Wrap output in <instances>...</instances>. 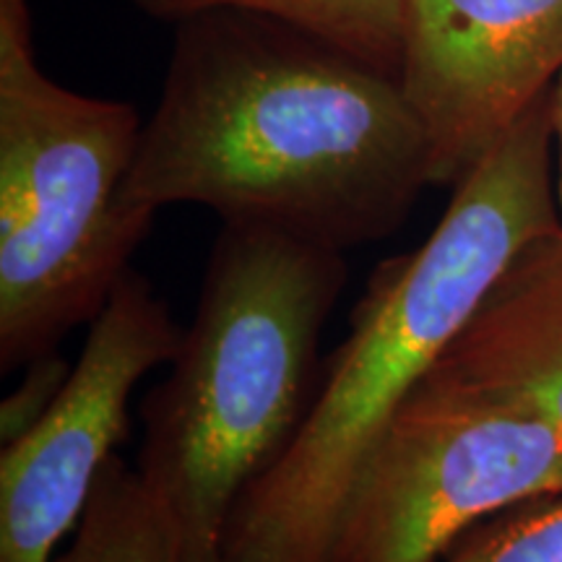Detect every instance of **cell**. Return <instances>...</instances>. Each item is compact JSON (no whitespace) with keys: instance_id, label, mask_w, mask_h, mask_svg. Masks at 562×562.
<instances>
[{"instance_id":"1","label":"cell","mask_w":562,"mask_h":562,"mask_svg":"<svg viewBox=\"0 0 562 562\" xmlns=\"http://www.w3.org/2000/svg\"><path fill=\"white\" fill-rule=\"evenodd\" d=\"M430 186L427 144L393 76L277 21H182L125 201L195 203L347 252L391 237Z\"/></svg>"},{"instance_id":"2","label":"cell","mask_w":562,"mask_h":562,"mask_svg":"<svg viewBox=\"0 0 562 562\" xmlns=\"http://www.w3.org/2000/svg\"><path fill=\"white\" fill-rule=\"evenodd\" d=\"M550 91L453 188L430 237L370 273L300 432L232 513L222 562H331L372 446L518 252L560 229Z\"/></svg>"},{"instance_id":"3","label":"cell","mask_w":562,"mask_h":562,"mask_svg":"<svg viewBox=\"0 0 562 562\" xmlns=\"http://www.w3.org/2000/svg\"><path fill=\"white\" fill-rule=\"evenodd\" d=\"M347 279L341 250L222 224L170 372L140 406L136 469L172 518L182 562H222L237 503L300 432Z\"/></svg>"},{"instance_id":"4","label":"cell","mask_w":562,"mask_h":562,"mask_svg":"<svg viewBox=\"0 0 562 562\" xmlns=\"http://www.w3.org/2000/svg\"><path fill=\"white\" fill-rule=\"evenodd\" d=\"M144 121L53 81L26 0H0V370L55 355L131 271L154 211L125 201Z\"/></svg>"},{"instance_id":"5","label":"cell","mask_w":562,"mask_h":562,"mask_svg":"<svg viewBox=\"0 0 562 562\" xmlns=\"http://www.w3.org/2000/svg\"><path fill=\"white\" fill-rule=\"evenodd\" d=\"M560 490L550 422L422 383L351 480L331 562H442L474 526Z\"/></svg>"},{"instance_id":"6","label":"cell","mask_w":562,"mask_h":562,"mask_svg":"<svg viewBox=\"0 0 562 562\" xmlns=\"http://www.w3.org/2000/svg\"><path fill=\"white\" fill-rule=\"evenodd\" d=\"M182 331L149 281L125 273L50 409L0 451V562H55L128 432L133 391L170 364Z\"/></svg>"},{"instance_id":"7","label":"cell","mask_w":562,"mask_h":562,"mask_svg":"<svg viewBox=\"0 0 562 562\" xmlns=\"http://www.w3.org/2000/svg\"><path fill=\"white\" fill-rule=\"evenodd\" d=\"M560 70L562 0H404L396 81L430 186H459Z\"/></svg>"},{"instance_id":"8","label":"cell","mask_w":562,"mask_h":562,"mask_svg":"<svg viewBox=\"0 0 562 562\" xmlns=\"http://www.w3.org/2000/svg\"><path fill=\"white\" fill-rule=\"evenodd\" d=\"M422 383L521 406L562 435V229L518 252Z\"/></svg>"},{"instance_id":"9","label":"cell","mask_w":562,"mask_h":562,"mask_svg":"<svg viewBox=\"0 0 562 562\" xmlns=\"http://www.w3.org/2000/svg\"><path fill=\"white\" fill-rule=\"evenodd\" d=\"M165 21L245 13L292 26L396 79L402 60L404 0H133Z\"/></svg>"},{"instance_id":"10","label":"cell","mask_w":562,"mask_h":562,"mask_svg":"<svg viewBox=\"0 0 562 562\" xmlns=\"http://www.w3.org/2000/svg\"><path fill=\"white\" fill-rule=\"evenodd\" d=\"M55 562H182V544L138 469L112 456L74 539Z\"/></svg>"},{"instance_id":"11","label":"cell","mask_w":562,"mask_h":562,"mask_svg":"<svg viewBox=\"0 0 562 562\" xmlns=\"http://www.w3.org/2000/svg\"><path fill=\"white\" fill-rule=\"evenodd\" d=\"M442 562H562V490L474 526Z\"/></svg>"},{"instance_id":"12","label":"cell","mask_w":562,"mask_h":562,"mask_svg":"<svg viewBox=\"0 0 562 562\" xmlns=\"http://www.w3.org/2000/svg\"><path fill=\"white\" fill-rule=\"evenodd\" d=\"M70 370H74V364L63 360L58 351L26 364L24 381L16 385V391L5 398L3 409H0V442L3 446L21 438L45 417L63 385H66Z\"/></svg>"},{"instance_id":"13","label":"cell","mask_w":562,"mask_h":562,"mask_svg":"<svg viewBox=\"0 0 562 562\" xmlns=\"http://www.w3.org/2000/svg\"><path fill=\"white\" fill-rule=\"evenodd\" d=\"M550 108H552V138H554V191H558L560 229H562V70L552 83Z\"/></svg>"}]
</instances>
